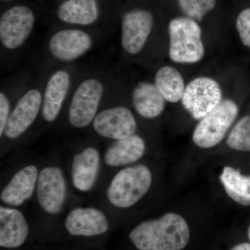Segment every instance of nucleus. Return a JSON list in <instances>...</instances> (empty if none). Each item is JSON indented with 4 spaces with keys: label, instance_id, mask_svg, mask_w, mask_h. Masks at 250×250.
<instances>
[{
    "label": "nucleus",
    "instance_id": "1a4fd4ad",
    "mask_svg": "<svg viewBox=\"0 0 250 250\" xmlns=\"http://www.w3.org/2000/svg\"><path fill=\"white\" fill-rule=\"evenodd\" d=\"M93 126L102 137L116 141L129 137L137 128L133 113L129 108L121 106L100 111L94 118Z\"/></svg>",
    "mask_w": 250,
    "mask_h": 250
},
{
    "label": "nucleus",
    "instance_id": "a211bd4d",
    "mask_svg": "<svg viewBox=\"0 0 250 250\" xmlns=\"http://www.w3.org/2000/svg\"><path fill=\"white\" fill-rule=\"evenodd\" d=\"M145 152V141L139 136L133 134L112 144L105 153L104 161L112 167L127 166L139 161Z\"/></svg>",
    "mask_w": 250,
    "mask_h": 250
},
{
    "label": "nucleus",
    "instance_id": "bb28decb",
    "mask_svg": "<svg viewBox=\"0 0 250 250\" xmlns=\"http://www.w3.org/2000/svg\"><path fill=\"white\" fill-rule=\"evenodd\" d=\"M231 250H250V243H244L236 245Z\"/></svg>",
    "mask_w": 250,
    "mask_h": 250
},
{
    "label": "nucleus",
    "instance_id": "7ed1b4c3",
    "mask_svg": "<svg viewBox=\"0 0 250 250\" xmlns=\"http://www.w3.org/2000/svg\"><path fill=\"white\" fill-rule=\"evenodd\" d=\"M170 49L169 55L174 62L195 63L205 54L202 41V30L195 20L176 18L169 24Z\"/></svg>",
    "mask_w": 250,
    "mask_h": 250
},
{
    "label": "nucleus",
    "instance_id": "4468645a",
    "mask_svg": "<svg viewBox=\"0 0 250 250\" xmlns=\"http://www.w3.org/2000/svg\"><path fill=\"white\" fill-rule=\"evenodd\" d=\"M70 86V75L64 70H57L49 77L42 103V116L46 122L57 119Z\"/></svg>",
    "mask_w": 250,
    "mask_h": 250
},
{
    "label": "nucleus",
    "instance_id": "423d86ee",
    "mask_svg": "<svg viewBox=\"0 0 250 250\" xmlns=\"http://www.w3.org/2000/svg\"><path fill=\"white\" fill-rule=\"evenodd\" d=\"M222 96L221 88L216 81L200 77L187 85L182 101L194 119L201 120L220 104Z\"/></svg>",
    "mask_w": 250,
    "mask_h": 250
},
{
    "label": "nucleus",
    "instance_id": "39448f33",
    "mask_svg": "<svg viewBox=\"0 0 250 250\" xmlns=\"http://www.w3.org/2000/svg\"><path fill=\"white\" fill-rule=\"evenodd\" d=\"M104 94V85L96 78H88L77 86L68 111V121L75 128L90 125L98 114L99 105Z\"/></svg>",
    "mask_w": 250,
    "mask_h": 250
},
{
    "label": "nucleus",
    "instance_id": "cd10ccee",
    "mask_svg": "<svg viewBox=\"0 0 250 250\" xmlns=\"http://www.w3.org/2000/svg\"><path fill=\"white\" fill-rule=\"evenodd\" d=\"M248 238H249V240L250 241V225L249 227V229H248Z\"/></svg>",
    "mask_w": 250,
    "mask_h": 250
},
{
    "label": "nucleus",
    "instance_id": "f257e3e1",
    "mask_svg": "<svg viewBox=\"0 0 250 250\" xmlns=\"http://www.w3.org/2000/svg\"><path fill=\"white\" fill-rule=\"evenodd\" d=\"M187 220L175 213L139 224L129 233V239L139 250H182L190 241Z\"/></svg>",
    "mask_w": 250,
    "mask_h": 250
},
{
    "label": "nucleus",
    "instance_id": "a878e982",
    "mask_svg": "<svg viewBox=\"0 0 250 250\" xmlns=\"http://www.w3.org/2000/svg\"><path fill=\"white\" fill-rule=\"evenodd\" d=\"M10 102L4 92L0 93V136L4 134L10 116Z\"/></svg>",
    "mask_w": 250,
    "mask_h": 250
},
{
    "label": "nucleus",
    "instance_id": "393cba45",
    "mask_svg": "<svg viewBox=\"0 0 250 250\" xmlns=\"http://www.w3.org/2000/svg\"><path fill=\"white\" fill-rule=\"evenodd\" d=\"M236 28L243 45L250 48V8L243 10L238 16Z\"/></svg>",
    "mask_w": 250,
    "mask_h": 250
},
{
    "label": "nucleus",
    "instance_id": "0eeeda50",
    "mask_svg": "<svg viewBox=\"0 0 250 250\" xmlns=\"http://www.w3.org/2000/svg\"><path fill=\"white\" fill-rule=\"evenodd\" d=\"M35 24L32 10L22 5L11 7L0 18V41L7 49L21 47L30 36Z\"/></svg>",
    "mask_w": 250,
    "mask_h": 250
},
{
    "label": "nucleus",
    "instance_id": "f03ea898",
    "mask_svg": "<svg viewBox=\"0 0 250 250\" xmlns=\"http://www.w3.org/2000/svg\"><path fill=\"white\" fill-rule=\"evenodd\" d=\"M152 183V173L146 166L125 167L112 179L107 190L108 201L117 208H129L146 195Z\"/></svg>",
    "mask_w": 250,
    "mask_h": 250
},
{
    "label": "nucleus",
    "instance_id": "412c9836",
    "mask_svg": "<svg viewBox=\"0 0 250 250\" xmlns=\"http://www.w3.org/2000/svg\"><path fill=\"white\" fill-rule=\"evenodd\" d=\"M220 179L233 201L244 207L250 206V175H243L239 170L225 166Z\"/></svg>",
    "mask_w": 250,
    "mask_h": 250
},
{
    "label": "nucleus",
    "instance_id": "ddd939ff",
    "mask_svg": "<svg viewBox=\"0 0 250 250\" xmlns=\"http://www.w3.org/2000/svg\"><path fill=\"white\" fill-rule=\"evenodd\" d=\"M65 226L72 236L91 237L103 234L109 226L107 218L95 208H77L69 213Z\"/></svg>",
    "mask_w": 250,
    "mask_h": 250
},
{
    "label": "nucleus",
    "instance_id": "c85d7f7f",
    "mask_svg": "<svg viewBox=\"0 0 250 250\" xmlns=\"http://www.w3.org/2000/svg\"><path fill=\"white\" fill-rule=\"evenodd\" d=\"M1 1H11V0H1Z\"/></svg>",
    "mask_w": 250,
    "mask_h": 250
},
{
    "label": "nucleus",
    "instance_id": "f3484780",
    "mask_svg": "<svg viewBox=\"0 0 250 250\" xmlns=\"http://www.w3.org/2000/svg\"><path fill=\"white\" fill-rule=\"evenodd\" d=\"M100 161L98 151L93 147L86 148L75 156L72 178L74 186L78 190L85 192L93 188L98 177Z\"/></svg>",
    "mask_w": 250,
    "mask_h": 250
},
{
    "label": "nucleus",
    "instance_id": "aec40b11",
    "mask_svg": "<svg viewBox=\"0 0 250 250\" xmlns=\"http://www.w3.org/2000/svg\"><path fill=\"white\" fill-rule=\"evenodd\" d=\"M57 16L62 22L79 25H90L98 20L96 0H66L59 6Z\"/></svg>",
    "mask_w": 250,
    "mask_h": 250
},
{
    "label": "nucleus",
    "instance_id": "f8f14e48",
    "mask_svg": "<svg viewBox=\"0 0 250 250\" xmlns=\"http://www.w3.org/2000/svg\"><path fill=\"white\" fill-rule=\"evenodd\" d=\"M42 103L40 90L32 88L24 93L10 114L5 136L10 139H16L24 134L35 121L42 108Z\"/></svg>",
    "mask_w": 250,
    "mask_h": 250
},
{
    "label": "nucleus",
    "instance_id": "b1692460",
    "mask_svg": "<svg viewBox=\"0 0 250 250\" xmlns=\"http://www.w3.org/2000/svg\"><path fill=\"white\" fill-rule=\"evenodd\" d=\"M178 2L188 18L201 21L206 14L214 9L216 0H178Z\"/></svg>",
    "mask_w": 250,
    "mask_h": 250
},
{
    "label": "nucleus",
    "instance_id": "dca6fc26",
    "mask_svg": "<svg viewBox=\"0 0 250 250\" xmlns=\"http://www.w3.org/2000/svg\"><path fill=\"white\" fill-rule=\"evenodd\" d=\"M38 177L35 166L23 167L15 174L1 192V201L12 207L22 205L33 195Z\"/></svg>",
    "mask_w": 250,
    "mask_h": 250
},
{
    "label": "nucleus",
    "instance_id": "2eb2a0df",
    "mask_svg": "<svg viewBox=\"0 0 250 250\" xmlns=\"http://www.w3.org/2000/svg\"><path fill=\"white\" fill-rule=\"evenodd\" d=\"M29 235L27 220L20 210L0 207V246L14 249L24 244Z\"/></svg>",
    "mask_w": 250,
    "mask_h": 250
},
{
    "label": "nucleus",
    "instance_id": "6ab92c4d",
    "mask_svg": "<svg viewBox=\"0 0 250 250\" xmlns=\"http://www.w3.org/2000/svg\"><path fill=\"white\" fill-rule=\"evenodd\" d=\"M135 110L140 116L152 119L160 116L166 106V100L155 84L140 82L131 94Z\"/></svg>",
    "mask_w": 250,
    "mask_h": 250
},
{
    "label": "nucleus",
    "instance_id": "6e6552de",
    "mask_svg": "<svg viewBox=\"0 0 250 250\" xmlns=\"http://www.w3.org/2000/svg\"><path fill=\"white\" fill-rule=\"evenodd\" d=\"M154 19L147 10L134 9L126 13L122 21L121 45L131 55L140 53L144 48L151 31Z\"/></svg>",
    "mask_w": 250,
    "mask_h": 250
},
{
    "label": "nucleus",
    "instance_id": "20e7f679",
    "mask_svg": "<svg viewBox=\"0 0 250 250\" xmlns=\"http://www.w3.org/2000/svg\"><path fill=\"white\" fill-rule=\"evenodd\" d=\"M238 113V105L233 100H223L216 108L200 120L194 130L192 141L202 149L215 147L226 136Z\"/></svg>",
    "mask_w": 250,
    "mask_h": 250
},
{
    "label": "nucleus",
    "instance_id": "9b49d317",
    "mask_svg": "<svg viewBox=\"0 0 250 250\" xmlns=\"http://www.w3.org/2000/svg\"><path fill=\"white\" fill-rule=\"evenodd\" d=\"M93 46L91 36L77 29H62L56 32L49 42L52 57L62 62H71L80 58Z\"/></svg>",
    "mask_w": 250,
    "mask_h": 250
},
{
    "label": "nucleus",
    "instance_id": "9d476101",
    "mask_svg": "<svg viewBox=\"0 0 250 250\" xmlns=\"http://www.w3.org/2000/svg\"><path fill=\"white\" fill-rule=\"evenodd\" d=\"M65 195L66 185L62 170L45 167L37 180V198L41 208L49 214H57L63 207Z\"/></svg>",
    "mask_w": 250,
    "mask_h": 250
},
{
    "label": "nucleus",
    "instance_id": "5701e85b",
    "mask_svg": "<svg viewBox=\"0 0 250 250\" xmlns=\"http://www.w3.org/2000/svg\"><path fill=\"white\" fill-rule=\"evenodd\" d=\"M231 149L241 152H250V115L242 118L235 125L227 139Z\"/></svg>",
    "mask_w": 250,
    "mask_h": 250
},
{
    "label": "nucleus",
    "instance_id": "4be33fe9",
    "mask_svg": "<svg viewBox=\"0 0 250 250\" xmlns=\"http://www.w3.org/2000/svg\"><path fill=\"white\" fill-rule=\"evenodd\" d=\"M154 84L166 101L175 103L182 100L185 84L180 72L171 66L161 67L156 72Z\"/></svg>",
    "mask_w": 250,
    "mask_h": 250
}]
</instances>
